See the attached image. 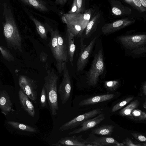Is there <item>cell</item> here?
Masks as SVG:
<instances>
[{"label":"cell","mask_w":146,"mask_h":146,"mask_svg":"<svg viewBox=\"0 0 146 146\" xmlns=\"http://www.w3.org/2000/svg\"><path fill=\"white\" fill-rule=\"evenodd\" d=\"M2 6L5 20L3 23V34L7 47L22 53V38L11 9L6 3H3Z\"/></svg>","instance_id":"obj_1"},{"label":"cell","mask_w":146,"mask_h":146,"mask_svg":"<svg viewBox=\"0 0 146 146\" xmlns=\"http://www.w3.org/2000/svg\"><path fill=\"white\" fill-rule=\"evenodd\" d=\"M44 25L50 34L48 46L56 61V68L60 73L63 71L64 64L69 59L66 40L58 29H54L47 23Z\"/></svg>","instance_id":"obj_2"},{"label":"cell","mask_w":146,"mask_h":146,"mask_svg":"<svg viewBox=\"0 0 146 146\" xmlns=\"http://www.w3.org/2000/svg\"><path fill=\"white\" fill-rule=\"evenodd\" d=\"M47 73L44 78L43 86L46 91L47 100L52 114L55 115L57 114V111L59 109L57 91L58 77L53 69L48 70Z\"/></svg>","instance_id":"obj_3"},{"label":"cell","mask_w":146,"mask_h":146,"mask_svg":"<svg viewBox=\"0 0 146 146\" xmlns=\"http://www.w3.org/2000/svg\"><path fill=\"white\" fill-rule=\"evenodd\" d=\"M105 66L102 49L101 48L94 56L91 66L86 74L87 82L89 85L96 86L99 77L104 73Z\"/></svg>","instance_id":"obj_4"},{"label":"cell","mask_w":146,"mask_h":146,"mask_svg":"<svg viewBox=\"0 0 146 146\" xmlns=\"http://www.w3.org/2000/svg\"><path fill=\"white\" fill-rule=\"evenodd\" d=\"M83 14L81 13H66L63 14L61 19L66 25L67 31L74 36L81 37L82 32V21Z\"/></svg>","instance_id":"obj_5"},{"label":"cell","mask_w":146,"mask_h":146,"mask_svg":"<svg viewBox=\"0 0 146 146\" xmlns=\"http://www.w3.org/2000/svg\"><path fill=\"white\" fill-rule=\"evenodd\" d=\"M19 84L21 88L31 100L35 104L37 99V82L29 77L20 75L19 78Z\"/></svg>","instance_id":"obj_6"},{"label":"cell","mask_w":146,"mask_h":146,"mask_svg":"<svg viewBox=\"0 0 146 146\" xmlns=\"http://www.w3.org/2000/svg\"><path fill=\"white\" fill-rule=\"evenodd\" d=\"M101 113V110L97 108L80 115L64 123L59 128V130L63 131L74 128L81 125L85 121Z\"/></svg>","instance_id":"obj_7"},{"label":"cell","mask_w":146,"mask_h":146,"mask_svg":"<svg viewBox=\"0 0 146 146\" xmlns=\"http://www.w3.org/2000/svg\"><path fill=\"white\" fill-rule=\"evenodd\" d=\"M62 82L59 85L58 92L62 104H65L70 96L72 89L71 78L66 65L64 64Z\"/></svg>","instance_id":"obj_8"},{"label":"cell","mask_w":146,"mask_h":146,"mask_svg":"<svg viewBox=\"0 0 146 146\" xmlns=\"http://www.w3.org/2000/svg\"><path fill=\"white\" fill-rule=\"evenodd\" d=\"M97 37H94L87 46L84 44V39L81 37L80 51L79 56L77 62V68L78 71H82L85 68L88 62L90 55L96 42Z\"/></svg>","instance_id":"obj_9"},{"label":"cell","mask_w":146,"mask_h":146,"mask_svg":"<svg viewBox=\"0 0 146 146\" xmlns=\"http://www.w3.org/2000/svg\"><path fill=\"white\" fill-rule=\"evenodd\" d=\"M118 39L125 47L129 49L137 48L146 44V35L123 36Z\"/></svg>","instance_id":"obj_10"},{"label":"cell","mask_w":146,"mask_h":146,"mask_svg":"<svg viewBox=\"0 0 146 146\" xmlns=\"http://www.w3.org/2000/svg\"><path fill=\"white\" fill-rule=\"evenodd\" d=\"M134 22V20L125 18L107 23L102 27V32L104 35L110 34L131 24Z\"/></svg>","instance_id":"obj_11"},{"label":"cell","mask_w":146,"mask_h":146,"mask_svg":"<svg viewBox=\"0 0 146 146\" xmlns=\"http://www.w3.org/2000/svg\"><path fill=\"white\" fill-rule=\"evenodd\" d=\"M105 118V114L101 113L96 117L85 121L80 125V127L75 129L69 132L68 135L80 133L93 128L99 124Z\"/></svg>","instance_id":"obj_12"},{"label":"cell","mask_w":146,"mask_h":146,"mask_svg":"<svg viewBox=\"0 0 146 146\" xmlns=\"http://www.w3.org/2000/svg\"><path fill=\"white\" fill-rule=\"evenodd\" d=\"M87 140L89 142L88 146H125L123 143H119L112 137L106 136L95 137L92 139Z\"/></svg>","instance_id":"obj_13"},{"label":"cell","mask_w":146,"mask_h":146,"mask_svg":"<svg viewBox=\"0 0 146 146\" xmlns=\"http://www.w3.org/2000/svg\"><path fill=\"white\" fill-rule=\"evenodd\" d=\"M18 96L21 108L29 115L33 117H34L35 111L33 103L28 96L21 88L18 92Z\"/></svg>","instance_id":"obj_14"},{"label":"cell","mask_w":146,"mask_h":146,"mask_svg":"<svg viewBox=\"0 0 146 146\" xmlns=\"http://www.w3.org/2000/svg\"><path fill=\"white\" fill-rule=\"evenodd\" d=\"M82 135L78 137L73 136L62 138L56 144L52 145L56 146L70 145L78 146H88L89 142L87 139L82 138Z\"/></svg>","instance_id":"obj_15"},{"label":"cell","mask_w":146,"mask_h":146,"mask_svg":"<svg viewBox=\"0 0 146 146\" xmlns=\"http://www.w3.org/2000/svg\"><path fill=\"white\" fill-rule=\"evenodd\" d=\"M0 108L1 112L7 115L11 111H14L10 96L5 90L0 92Z\"/></svg>","instance_id":"obj_16"},{"label":"cell","mask_w":146,"mask_h":146,"mask_svg":"<svg viewBox=\"0 0 146 146\" xmlns=\"http://www.w3.org/2000/svg\"><path fill=\"white\" fill-rule=\"evenodd\" d=\"M113 94H107L92 97L80 101L79 105L88 106L111 100L115 96Z\"/></svg>","instance_id":"obj_17"},{"label":"cell","mask_w":146,"mask_h":146,"mask_svg":"<svg viewBox=\"0 0 146 146\" xmlns=\"http://www.w3.org/2000/svg\"><path fill=\"white\" fill-rule=\"evenodd\" d=\"M100 13H98L90 21L84 30L85 31L83 33L82 37L84 39L88 38L96 31L100 22Z\"/></svg>","instance_id":"obj_18"},{"label":"cell","mask_w":146,"mask_h":146,"mask_svg":"<svg viewBox=\"0 0 146 146\" xmlns=\"http://www.w3.org/2000/svg\"><path fill=\"white\" fill-rule=\"evenodd\" d=\"M23 3L42 12L48 11V5L43 0H20Z\"/></svg>","instance_id":"obj_19"},{"label":"cell","mask_w":146,"mask_h":146,"mask_svg":"<svg viewBox=\"0 0 146 146\" xmlns=\"http://www.w3.org/2000/svg\"><path fill=\"white\" fill-rule=\"evenodd\" d=\"M115 126L112 125H103L91 129L93 134L102 135H111L113 132Z\"/></svg>","instance_id":"obj_20"},{"label":"cell","mask_w":146,"mask_h":146,"mask_svg":"<svg viewBox=\"0 0 146 146\" xmlns=\"http://www.w3.org/2000/svg\"><path fill=\"white\" fill-rule=\"evenodd\" d=\"M66 38L68 42V51L69 59L72 66L74 56L76 49L74 44V36L70 32L66 31Z\"/></svg>","instance_id":"obj_21"},{"label":"cell","mask_w":146,"mask_h":146,"mask_svg":"<svg viewBox=\"0 0 146 146\" xmlns=\"http://www.w3.org/2000/svg\"><path fill=\"white\" fill-rule=\"evenodd\" d=\"M139 104V103L138 100H136L133 101L120 110L119 114L122 116L127 117L133 119L131 112L134 109L137 108Z\"/></svg>","instance_id":"obj_22"},{"label":"cell","mask_w":146,"mask_h":146,"mask_svg":"<svg viewBox=\"0 0 146 146\" xmlns=\"http://www.w3.org/2000/svg\"><path fill=\"white\" fill-rule=\"evenodd\" d=\"M30 19L35 24L37 32L42 39L46 40L48 31L45 25L31 15H29Z\"/></svg>","instance_id":"obj_23"},{"label":"cell","mask_w":146,"mask_h":146,"mask_svg":"<svg viewBox=\"0 0 146 146\" xmlns=\"http://www.w3.org/2000/svg\"><path fill=\"white\" fill-rule=\"evenodd\" d=\"M7 123L14 128L19 130L32 133L36 131V130L35 128L19 122L9 121L7 122Z\"/></svg>","instance_id":"obj_24"},{"label":"cell","mask_w":146,"mask_h":146,"mask_svg":"<svg viewBox=\"0 0 146 146\" xmlns=\"http://www.w3.org/2000/svg\"><path fill=\"white\" fill-rule=\"evenodd\" d=\"M92 11V8L88 9L86 10L83 14V17L81 22L82 34L90 21Z\"/></svg>","instance_id":"obj_25"},{"label":"cell","mask_w":146,"mask_h":146,"mask_svg":"<svg viewBox=\"0 0 146 146\" xmlns=\"http://www.w3.org/2000/svg\"><path fill=\"white\" fill-rule=\"evenodd\" d=\"M119 85V81L118 80L105 81L104 86L106 89L110 91L113 92L115 90Z\"/></svg>","instance_id":"obj_26"},{"label":"cell","mask_w":146,"mask_h":146,"mask_svg":"<svg viewBox=\"0 0 146 146\" xmlns=\"http://www.w3.org/2000/svg\"><path fill=\"white\" fill-rule=\"evenodd\" d=\"M133 120L141 121L146 120V113L139 109H134L131 112Z\"/></svg>","instance_id":"obj_27"},{"label":"cell","mask_w":146,"mask_h":146,"mask_svg":"<svg viewBox=\"0 0 146 146\" xmlns=\"http://www.w3.org/2000/svg\"><path fill=\"white\" fill-rule=\"evenodd\" d=\"M0 50L3 57L6 60L8 61H13L14 60V57L6 48L1 46Z\"/></svg>","instance_id":"obj_28"},{"label":"cell","mask_w":146,"mask_h":146,"mask_svg":"<svg viewBox=\"0 0 146 146\" xmlns=\"http://www.w3.org/2000/svg\"><path fill=\"white\" fill-rule=\"evenodd\" d=\"M133 99V98L132 97H128L117 103L112 108L111 110L112 112H115L120 110L129 103Z\"/></svg>","instance_id":"obj_29"},{"label":"cell","mask_w":146,"mask_h":146,"mask_svg":"<svg viewBox=\"0 0 146 146\" xmlns=\"http://www.w3.org/2000/svg\"><path fill=\"white\" fill-rule=\"evenodd\" d=\"M47 96L46 91L44 86L42 87L40 97V104L41 106L43 108L47 107Z\"/></svg>","instance_id":"obj_30"},{"label":"cell","mask_w":146,"mask_h":146,"mask_svg":"<svg viewBox=\"0 0 146 146\" xmlns=\"http://www.w3.org/2000/svg\"><path fill=\"white\" fill-rule=\"evenodd\" d=\"M126 1L132 4L141 12L146 11V10L141 4L140 0H126Z\"/></svg>","instance_id":"obj_31"},{"label":"cell","mask_w":146,"mask_h":146,"mask_svg":"<svg viewBox=\"0 0 146 146\" xmlns=\"http://www.w3.org/2000/svg\"><path fill=\"white\" fill-rule=\"evenodd\" d=\"M131 134L137 141L144 143L143 146H146V136L137 132H131Z\"/></svg>","instance_id":"obj_32"},{"label":"cell","mask_w":146,"mask_h":146,"mask_svg":"<svg viewBox=\"0 0 146 146\" xmlns=\"http://www.w3.org/2000/svg\"><path fill=\"white\" fill-rule=\"evenodd\" d=\"M85 3V0H77V9L76 13H84L86 10Z\"/></svg>","instance_id":"obj_33"},{"label":"cell","mask_w":146,"mask_h":146,"mask_svg":"<svg viewBox=\"0 0 146 146\" xmlns=\"http://www.w3.org/2000/svg\"><path fill=\"white\" fill-rule=\"evenodd\" d=\"M122 143L125 146H143L142 145L135 143L130 139L128 138L125 139L122 141Z\"/></svg>","instance_id":"obj_34"},{"label":"cell","mask_w":146,"mask_h":146,"mask_svg":"<svg viewBox=\"0 0 146 146\" xmlns=\"http://www.w3.org/2000/svg\"><path fill=\"white\" fill-rule=\"evenodd\" d=\"M77 9V0H73L71 9L68 13H73L76 12Z\"/></svg>","instance_id":"obj_35"},{"label":"cell","mask_w":146,"mask_h":146,"mask_svg":"<svg viewBox=\"0 0 146 146\" xmlns=\"http://www.w3.org/2000/svg\"><path fill=\"white\" fill-rule=\"evenodd\" d=\"M112 11L113 14L117 15H119L122 13L121 11L116 7H113L112 8Z\"/></svg>","instance_id":"obj_36"},{"label":"cell","mask_w":146,"mask_h":146,"mask_svg":"<svg viewBox=\"0 0 146 146\" xmlns=\"http://www.w3.org/2000/svg\"><path fill=\"white\" fill-rule=\"evenodd\" d=\"M67 0H56L55 2L58 5H64L67 2Z\"/></svg>","instance_id":"obj_37"},{"label":"cell","mask_w":146,"mask_h":146,"mask_svg":"<svg viewBox=\"0 0 146 146\" xmlns=\"http://www.w3.org/2000/svg\"><path fill=\"white\" fill-rule=\"evenodd\" d=\"M143 92L145 95H146V82L143 85L142 87Z\"/></svg>","instance_id":"obj_38"},{"label":"cell","mask_w":146,"mask_h":146,"mask_svg":"<svg viewBox=\"0 0 146 146\" xmlns=\"http://www.w3.org/2000/svg\"><path fill=\"white\" fill-rule=\"evenodd\" d=\"M142 5L145 8L146 11V0H140Z\"/></svg>","instance_id":"obj_39"},{"label":"cell","mask_w":146,"mask_h":146,"mask_svg":"<svg viewBox=\"0 0 146 146\" xmlns=\"http://www.w3.org/2000/svg\"><path fill=\"white\" fill-rule=\"evenodd\" d=\"M143 107L146 109V99L145 101L143 104Z\"/></svg>","instance_id":"obj_40"}]
</instances>
